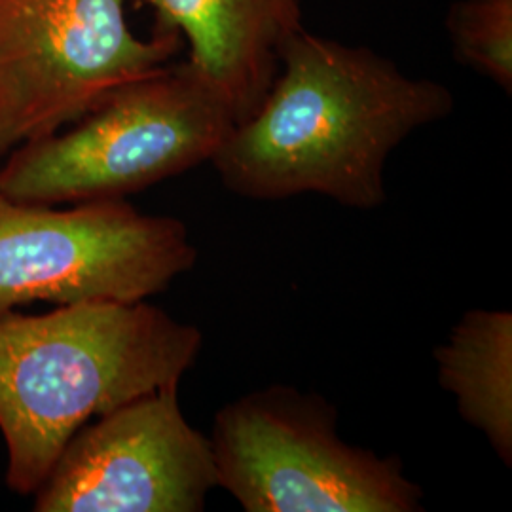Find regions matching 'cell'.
I'll return each instance as SVG.
<instances>
[{"mask_svg": "<svg viewBox=\"0 0 512 512\" xmlns=\"http://www.w3.org/2000/svg\"><path fill=\"white\" fill-rule=\"evenodd\" d=\"M209 440L219 488L245 512L423 511L401 458L349 444L338 410L293 385L224 404Z\"/></svg>", "mask_w": 512, "mask_h": 512, "instance_id": "cell-4", "label": "cell"}, {"mask_svg": "<svg viewBox=\"0 0 512 512\" xmlns=\"http://www.w3.org/2000/svg\"><path fill=\"white\" fill-rule=\"evenodd\" d=\"M183 220L126 198L59 205L0 192V315L33 302H141L194 268Z\"/></svg>", "mask_w": 512, "mask_h": 512, "instance_id": "cell-5", "label": "cell"}, {"mask_svg": "<svg viewBox=\"0 0 512 512\" xmlns=\"http://www.w3.org/2000/svg\"><path fill=\"white\" fill-rule=\"evenodd\" d=\"M203 346L198 327L141 302H80L0 315V433L6 484L33 495L86 423L179 385Z\"/></svg>", "mask_w": 512, "mask_h": 512, "instance_id": "cell-2", "label": "cell"}, {"mask_svg": "<svg viewBox=\"0 0 512 512\" xmlns=\"http://www.w3.org/2000/svg\"><path fill=\"white\" fill-rule=\"evenodd\" d=\"M133 2L143 0H0V156L175 59L181 37H139Z\"/></svg>", "mask_w": 512, "mask_h": 512, "instance_id": "cell-6", "label": "cell"}, {"mask_svg": "<svg viewBox=\"0 0 512 512\" xmlns=\"http://www.w3.org/2000/svg\"><path fill=\"white\" fill-rule=\"evenodd\" d=\"M446 31L459 65L512 92V0H456Z\"/></svg>", "mask_w": 512, "mask_h": 512, "instance_id": "cell-10", "label": "cell"}, {"mask_svg": "<svg viewBox=\"0 0 512 512\" xmlns=\"http://www.w3.org/2000/svg\"><path fill=\"white\" fill-rule=\"evenodd\" d=\"M217 488L211 440L169 385L80 427L33 495L37 512H202Z\"/></svg>", "mask_w": 512, "mask_h": 512, "instance_id": "cell-7", "label": "cell"}, {"mask_svg": "<svg viewBox=\"0 0 512 512\" xmlns=\"http://www.w3.org/2000/svg\"><path fill=\"white\" fill-rule=\"evenodd\" d=\"M439 384L497 458L512 463V313L476 308L435 349Z\"/></svg>", "mask_w": 512, "mask_h": 512, "instance_id": "cell-9", "label": "cell"}, {"mask_svg": "<svg viewBox=\"0 0 512 512\" xmlns=\"http://www.w3.org/2000/svg\"><path fill=\"white\" fill-rule=\"evenodd\" d=\"M454 107V93L437 80L304 27L283 46L260 107L234 126L211 164L239 198L317 194L370 211L387 202L391 152Z\"/></svg>", "mask_w": 512, "mask_h": 512, "instance_id": "cell-1", "label": "cell"}, {"mask_svg": "<svg viewBox=\"0 0 512 512\" xmlns=\"http://www.w3.org/2000/svg\"><path fill=\"white\" fill-rule=\"evenodd\" d=\"M234 114L188 61L129 80L73 124L8 152L0 192L37 205L118 200L211 162Z\"/></svg>", "mask_w": 512, "mask_h": 512, "instance_id": "cell-3", "label": "cell"}, {"mask_svg": "<svg viewBox=\"0 0 512 512\" xmlns=\"http://www.w3.org/2000/svg\"><path fill=\"white\" fill-rule=\"evenodd\" d=\"M154 31L175 33L186 61L232 110L236 124L255 112L279 71V54L304 29L302 0H143Z\"/></svg>", "mask_w": 512, "mask_h": 512, "instance_id": "cell-8", "label": "cell"}]
</instances>
